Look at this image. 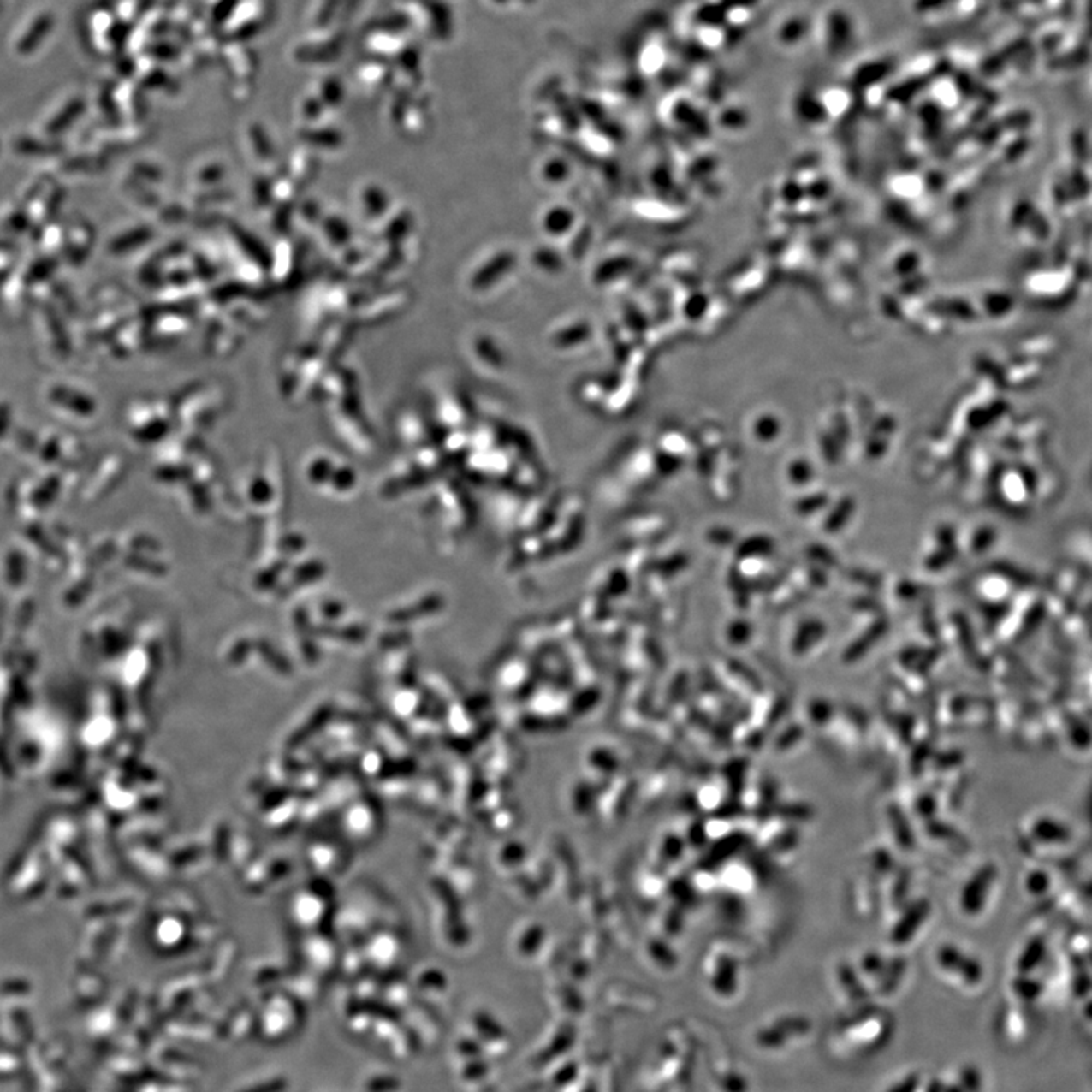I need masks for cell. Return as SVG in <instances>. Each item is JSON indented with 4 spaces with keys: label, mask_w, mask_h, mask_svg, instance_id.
<instances>
[{
    "label": "cell",
    "mask_w": 1092,
    "mask_h": 1092,
    "mask_svg": "<svg viewBox=\"0 0 1092 1092\" xmlns=\"http://www.w3.org/2000/svg\"><path fill=\"white\" fill-rule=\"evenodd\" d=\"M947 2L948 0H918L917 2V9L918 11H930V9H935V8L942 7Z\"/></svg>",
    "instance_id": "3957f363"
},
{
    "label": "cell",
    "mask_w": 1092,
    "mask_h": 1092,
    "mask_svg": "<svg viewBox=\"0 0 1092 1092\" xmlns=\"http://www.w3.org/2000/svg\"><path fill=\"white\" fill-rule=\"evenodd\" d=\"M806 31V21H803V19H793V21H787L786 25L781 27L780 35H781V40L786 41V43H795V41H798L799 39L804 37Z\"/></svg>",
    "instance_id": "7a4b0ae2"
},
{
    "label": "cell",
    "mask_w": 1092,
    "mask_h": 1092,
    "mask_svg": "<svg viewBox=\"0 0 1092 1092\" xmlns=\"http://www.w3.org/2000/svg\"><path fill=\"white\" fill-rule=\"evenodd\" d=\"M852 21L842 11L833 13L828 19V49L833 54H840L846 50L852 40Z\"/></svg>",
    "instance_id": "6da1fadb"
}]
</instances>
